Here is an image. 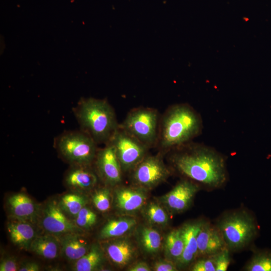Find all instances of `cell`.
<instances>
[{
  "label": "cell",
  "mask_w": 271,
  "mask_h": 271,
  "mask_svg": "<svg viewBox=\"0 0 271 271\" xmlns=\"http://www.w3.org/2000/svg\"><path fill=\"white\" fill-rule=\"evenodd\" d=\"M231 252L227 248L222 250L214 255L216 271H226L230 264Z\"/></svg>",
  "instance_id": "4dcf8cb0"
},
{
  "label": "cell",
  "mask_w": 271,
  "mask_h": 271,
  "mask_svg": "<svg viewBox=\"0 0 271 271\" xmlns=\"http://www.w3.org/2000/svg\"><path fill=\"white\" fill-rule=\"evenodd\" d=\"M29 249L45 259H55L61 253L59 238L49 233L36 236L31 243Z\"/></svg>",
  "instance_id": "d6986e66"
},
{
  "label": "cell",
  "mask_w": 271,
  "mask_h": 271,
  "mask_svg": "<svg viewBox=\"0 0 271 271\" xmlns=\"http://www.w3.org/2000/svg\"><path fill=\"white\" fill-rule=\"evenodd\" d=\"M128 270L150 271L151 270V268L147 263L145 262H139L129 267Z\"/></svg>",
  "instance_id": "e575fe53"
},
{
  "label": "cell",
  "mask_w": 271,
  "mask_h": 271,
  "mask_svg": "<svg viewBox=\"0 0 271 271\" xmlns=\"http://www.w3.org/2000/svg\"><path fill=\"white\" fill-rule=\"evenodd\" d=\"M146 214L148 220L153 223L163 225L168 222V216L166 212L155 203L152 202L149 204Z\"/></svg>",
  "instance_id": "4316f807"
},
{
  "label": "cell",
  "mask_w": 271,
  "mask_h": 271,
  "mask_svg": "<svg viewBox=\"0 0 271 271\" xmlns=\"http://www.w3.org/2000/svg\"><path fill=\"white\" fill-rule=\"evenodd\" d=\"M198 257L216 254L226 247L223 236L215 224L204 220L197 237Z\"/></svg>",
  "instance_id": "7c38bea8"
},
{
  "label": "cell",
  "mask_w": 271,
  "mask_h": 271,
  "mask_svg": "<svg viewBox=\"0 0 271 271\" xmlns=\"http://www.w3.org/2000/svg\"><path fill=\"white\" fill-rule=\"evenodd\" d=\"M41 224L48 233L58 237L69 233L79 232L81 229L66 216L55 201H51L45 206Z\"/></svg>",
  "instance_id": "9c48e42d"
},
{
  "label": "cell",
  "mask_w": 271,
  "mask_h": 271,
  "mask_svg": "<svg viewBox=\"0 0 271 271\" xmlns=\"http://www.w3.org/2000/svg\"><path fill=\"white\" fill-rule=\"evenodd\" d=\"M92 202L99 211H107L110 207L109 190L107 188H102L96 191L92 196Z\"/></svg>",
  "instance_id": "f1b7e54d"
},
{
  "label": "cell",
  "mask_w": 271,
  "mask_h": 271,
  "mask_svg": "<svg viewBox=\"0 0 271 271\" xmlns=\"http://www.w3.org/2000/svg\"><path fill=\"white\" fill-rule=\"evenodd\" d=\"M105 250L110 260L119 266L127 264L133 258L134 249L131 243L125 239H119L106 244Z\"/></svg>",
  "instance_id": "ffe728a7"
},
{
  "label": "cell",
  "mask_w": 271,
  "mask_h": 271,
  "mask_svg": "<svg viewBox=\"0 0 271 271\" xmlns=\"http://www.w3.org/2000/svg\"><path fill=\"white\" fill-rule=\"evenodd\" d=\"M203 128L201 116L192 106L185 103L173 104L160 117L156 147L165 155L192 141L201 134Z\"/></svg>",
  "instance_id": "7a4b0ae2"
},
{
  "label": "cell",
  "mask_w": 271,
  "mask_h": 271,
  "mask_svg": "<svg viewBox=\"0 0 271 271\" xmlns=\"http://www.w3.org/2000/svg\"><path fill=\"white\" fill-rule=\"evenodd\" d=\"M17 260L14 257L9 256L2 259L0 263V271L19 270Z\"/></svg>",
  "instance_id": "1f68e13d"
},
{
  "label": "cell",
  "mask_w": 271,
  "mask_h": 271,
  "mask_svg": "<svg viewBox=\"0 0 271 271\" xmlns=\"http://www.w3.org/2000/svg\"><path fill=\"white\" fill-rule=\"evenodd\" d=\"M103 261L101 250L93 245L83 256L75 261L73 269L76 271H92L97 269Z\"/></svg>",
  "instance_id": "7402d4cb"
},
{
  "label": "cell",
  "mask_w": 271,
  "mask_h": 271,
  "mask_svg": "<svg viewBox=\"0 0 271 271\" xmlns=\"http://www.w3.org/2000/svg\"><path fill=\"white\" fill-rule=\"evenodd\" d=\"M140 241L144 250L149 253L158 252L161 246V237L156 230L149 227L142 228Z\"/></svg>",
  "instance_id": "484cf974"
},
{
  "label": "cell",
  "mask_w": 271,
  "mask_h": 271,
  "mask_svg": "<svg viewBox=\"0 0 271 271\" xmlns=\"http://www.w3.org/2000/svg\"><path fill=\"white\" fill-rule=\"evenodd\" d=\"M184 249V241L181 228L172 230L165 240L166 252L171 259L177 264Z\"/></svg>",
  "instance_id": "603a6c76"
},
{
  "label": "cell",
  "mask_w": 271,
  "mask_h": 271,
  "mask_svg": "<svg viewBox=\"0 0 271 271\" xmlns=\"http://www.w3.org/2000/svg\"><path fill=\"white\" fill-rule=\"evenodd\" d=\"M40 269V266L37 263L28 262L21 265L19 271H38Z\"/></svg>",
  "instance_id": "836d02e7"
},
{
  "label": "cell",
  "mask_w": 271,
  "mask_h": 271,
  "mask_svg": "<svg viewBox=\"0 0 271 271\" xmlns=\"http://www.w3.org/2000/svg\"><path fill=\"white\" fill-rule=\"evenodd\" d=\"M94 161L99 175L106 183L114 185L121 182L123 170L111 145L107 143L98 149Z\"/></svg>",
  "instance_id": "8fae6325"
},
{
  "label": "cell",
  "mask_w": 271,
  "mask_h": 271,
  "mask_svg": "<svg viewBox=\"0 0 271 271\" xmlns=\"http://www.w3.org/2000/svg\"><path fill=\"white\" fill-rule=\"evenodd\" d=\"M96 220V214L85 206L75 217V223L80 228L87 229L93 226Z\"/></svg>",
  "instance_id": "83f0119b"
},
{
  "label": "cell",
  "mask_w": 271,
  "mask_h": 271,
  "mask_svg": "<svg viewBox=\"0 0 271 271\" xmlns=\"http://www.w3.org/2000/svg\"><path fill=\"white\" fill-rule=\"evenodd\" d=\"M245 271H271V251H255L244 265Z\"/></svg>",
  "instance_id": "d4e9b609"
},
{
  "label": "cell",
  "mask_w": 271,
  "mask_h": 271,
  "mask_svg": "<svg viewBox=\"0 0 271 271\" xmlns=\"http://www.w3.org/2000/svg\"><path fill=\"white\" fill-rule=\"evenodd\" d=\"M177 265L172 260H161L154 265V270L156 271H176L178 270Z\"/></svg>",
  "instance_id": "d6a6232c"
},
{
  "label": "cell",
  "mask_w": 271,
  "mask_h": 271,
  "mask_svg": "<svg viewBox=\"0 0 271 271\" xmlns=\"http://www.w3.org/2000/svg\"><path fill=\"white\" fill-rule=\"evenodd\" d=\"M147 196L142 189L121 188L116 191L115 203L120 210L131 212L139 210L144 205Z\"/></svg>",
  "instance_id": "ac0fdd59"
},
{
  "label": "cell",
  "mask_w": 271,
  "mask_h": 271,
  "mask_svg": "<svg viewBox=\"0 0 271 271\" xmlns=\"http://www.w3.org/2000/svg\"><path fill=\"white\" fill-rule=\"evenodd\" d=\"M204 220L200 219L185 224L181 227L184 241V249L177 265L184 267L189 265L198 257L197 237Z\"/></svg>",
  "instance_id": "4fadbf2b"
},
{
  "label": "cell",
  "mask_w": 271,
  "mask_h": 271,
  "mask_svg": "<svg viewBox=\"0 0 271 271\" xmlns=\"http://www.w3.org/2000/svg\"><path fill=\"white\" fill-rule=\"evenodd\" d=\"M97 145L82 130L63 132L55 141L59 155L72 165H90L98 150Z\"/></svg>",
  "instance_id": "5b68a950"
},
{
  "label": "cell",
  "mask_w": 271,
  "mask_h": 271,
  "mask_svg": "<svg viewBox=\"0 0 271 271\" xmlns=\"http://www.w3.org/2000/svg\"><path fill=\"white\" fill-rule=\"evenodd\" d=\"M108 143L113 147L123 171L132 170L150 149L120 125Z\"/></svg>",
  "instance_id": "52a82bcc"
},
{
  "label": "cell",
  "mask_w": 271,
  "mask_h": 271,
  "mask_svg": "<svg viewBox=\"0 0 271 271\" xmlns=\"http://www.w3.org/2000/svg\"><path fill=\"white\" fill-rule=\"evenodd\" d=\"M164 154L147 155L132 170L133 182L140 187L151 188L165 181L171 171L163 160Z\"/></svg>",
  "instance_id": "ba28073f"
},
{
  "label": "cell",
  "mask_w": 271,
  "mask_h": 271,
  "mask_svg": "<svg viewBox=\"0 0 271 271\" xmlns=\"http://www.w3.org/2000/svg\"><path fill=\"white\" fill-rule=\"evenodd\" d=\"M192 271H216L214 255L199 257L191 267Z\"/></svg>",
  "instance_id": "f546056e"
},
{
  "label": "cell",
  "mask_w": 271,
  "mask_h": 271,
  "mask_svg": "<svg viewBox=\"0 0 271 271\" xmlns=\"http://www.w3.org/2000/svg\"><path fill=\"white\" fill-rule=\"evenodd\" d=\"M87 200L80 194L68 193L60 199L59 205L64 213L76 217L80 211L85 206Z\"/></svg>",
  "instance_id": "cb8c5ba5"
},
{
  "label": "cell",
  "mask_w": 271,
  "mask_h": 271,
  "mask_svg": "<svg viewBox=\"0 0 271 271\" xmlns=\"http://www.w3.org/2000/svg\"><path fill=\"white\" fill-rule=\"evenodd\" d=\"M137 224L132 218H121L108 221L102 227L100 233L102 239L120 236L130 230Z\"/></svg>",
  "instance_id": "44dd1931"
},
{
  "label": "cell",
  "mask_w": 271,
  "mask_h": 271,
  "mask_svg": "<svg viewBox=\"0 0 271 271\" xmlns=\"http://www.w3.org/2000/svg\"><path fill=\"white\" fill-rule=\"evenodd\" d=\"M200 189L197 184L185 178L163 197V201L171 211L181 213L189 208Z\"/></svg>",
  "instance_id": "30bf717a"
},
{
  "label": "cell",
  "mask_w": 271,
  "mask_h": 271,
  "mask_svg": "<svg viewBox=\"0 0 271 271\" xmlns=\"http://www.w3.org/2000/svg\"><path fill=\"white\" fill-rule=\"evenodd\" d=\"M73 112L81 130L97 144H107L119 125L113 108L105 99L83 98Z\"/></svg>",
  "instance_id": "3957f363"
},
{
  "label": "cell",
  "mask_w": 271,
  "mask_h": 271,
  "mask_svg": "<svg viewBox=\"0 0 271 271\" xmlns=\"http://www.w3.org/2000/svg\"><path fill=\"white\" fill-rule=\"evenodd\" d=\"M61 253L69 260L76 261L90 249L88 241L79 232H72L59 237Z\"/></svg>",
  "instance_id": "9a60e30c"
},
{
  "label": "cell",
  "mask_w": 271,
  "mask_h": 271,
  "mask_svg": "<svg viewBox=\"0 0 271 271\" xmlns=\"http://www.w3.org/2000/svg\"><path fill=\"white\" fill-rule=\"evenodd\" d=\"M73 167L65 177L66 184L71 188L78 190H88L97 183V178L89 168L90 165H73Z\"/></svg>",
  "instance_id": "2e32d148"
},
{
  "label": "cell",
  "mask_w": 271,
  "mask_h": 271,
  "mask_svg": "<svg viewBox=\"0 0 271 271\" xmlns=\"http://www.w3.org/2000/svg\"><path fill=\"white\" fill-rule=\"evenodd\" d=\"M160 117L158 110L148 107H138L130 110L120 126L149 149L156 147Z\"/></svg>",
  "instance_id": "8992f818"
},
{
  "label": "cell",
  "mask_w": 271,
  "mask_h": 271,
  "mask_svg": "<svg viewBox=\"0 0 271 271\" xmlns=\"http://www.w3.org/2000/svg\"><path fill=\"white\" fill-rule=\"evenodd\" d=\"M215 225L230 252L247 248L255 239L258 230L254 216L244 208L225 212L218 219Z\"/></svg>",
  "instance_id": "277c9868"
},
{
  "label": "cell",
  "mask_w": 271,
  "mask_h": 271,
  "mask_svg": "<svg viewBox=\"0 0 271 271\" xmlns=\"http://www.w3.org/2000/svg\"><path fill=\"white\" fill-rule=\"evenodd\" d=\"M8 204L15 219L33 223L37 217V204L24 193H16L10 196Z\"/></svg>",
  "instance_id": "5bb4252c"
},
{
  "label": "cell",
  "mask_w": 271,
  "mask_h": 271,
  "mask_svg": "<svg viewBox=\"0 0 271 271\" xmlns=\"http://www.w3.org/2000/svg\"><path fill=\"white\" fill-rule=\"evenodd\" d=\"M32 223L15 219L8 223V231L12 242L18 247L29 249L36 237V231Z\"/></svg>",
  "instance_id": "e0dca14e"
},
{
  "label": "cell",
  "mask_w": 271,
  "mask_h": 271,
  "mask_svg": "<svg viewBox=\"0 0 271 271\" xmlns=\"http://www.w3.org/2000/svg\"><path fill=\"white\" fill-rule=\"evenodd\" d=\"M167 154L176 172L208 191L221 188L228 180L226 158L212 147L192 141Z\"/></svg>",
  "instance_id": "6da1fadb"
}]
</instances>
